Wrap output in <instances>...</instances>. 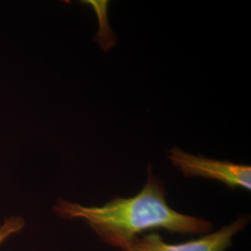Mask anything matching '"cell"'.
Instances as JSON below:
<instances>
[{
	"mask_svg": "<svg viewBox=\"0 0 251 251\" xmlns=\"http://www.w3.org/2000/svg\"><path fill=\"white\" fill-rule=\"evenodd\" d=\"M148 172L146 184L133 198H114L101 206H82L59 199L54 212L66 220H84L103 242L121 249L147 230L202 234L212 229L206 220L172 209L167 203L163 184L150 169Z\"/></svg>",
	"mask_w": 251,
	"mask_h": 251,
	"instance_id": "cell-1",
	"label": "cell"
},
{
	"mask_svg": "<svg viewBox=\"0 0 251 251\" xmlns=\"http://www.w3.org/2000/svg\"><path fill=\"white\" fill-rule=\"evenodd\" d=\"M172 164L185 177H202L217 179L229 188L242 187L251 190V167L229 161L208 159L202 155H194L174 147L169 155Z\"/></svg>",
	"mask_w": 251,
	"mask_h": 251,
	"instance_id": "cell-2",
	"label": "cell"
},
{
	"mask_svg": "<svg viewBox=\"0 0 251 251\" xmlns=\"http://www.w3.org/2000/svg\"><path fill=\"white\" fill-rule=\"evenodd\" d=\"M248 217H241L220 231L188 242L171 245L164 242L157 233H150L134 239L122 249L123 251H225L232 245L233 235L248 225Z\"/></svg>",
	"mask_w": 251,
	"mask_h": 251,
	"instance_id": "cell-3",
	"label": "cell"
},
{
	"mask_svg": "<svg viewBox=\"0 0 251 251\" xmlns=\"http://www.w3.org/2000/svg\"><path fill=\"white\" fill-rule=\"evenodd\" d=\"M95 10L99 20V31L97 33L96 40L103 50H108L116 45V37L109 27L107 21L108 1H84Z\"/></svg>",
	"mask_w": 251,
	"mask_h": 251,
	"instance_id": "cell-4",
	"label": "cell"
},
{
	"mask_svg": "<svg viewBox=\"0 0 251 251\" xmlns=\"http://www.w3.org/2000/svg\"><path fill=\"white\" fill-rule=\"evenodd\" d=\"M25 227V220L20 216H12L0 225V246L13 234L21 232Z\"/></svg>",
	"mask_w": 251,
	"mask_h": 251,
	"instance_id": "cell-5",
	"label": "cell"
}]
</instances>
